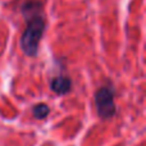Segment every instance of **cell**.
Returning a JSON list of instances; mask_svg holds the SVG:
<instances>
[{
    "instance_id": "obj_1",
    "label": "cell",
    "mask_w": 146,
    "mask_h": 146,
    "mask_svg": "<svg viewBox=\"0 0 146 146\" xmlns=\"http://www.w3.org/2000/svg\"><path fill=\"white\" fill-rule=\"evenodd\" d=\"M22 13L27 18V28L21 38V49L28 56H35L45 32V18L42 5L38 1H28L22 7Z\"/></svg>"
},
{
    "instance_id": "obj_2",
    "label": "cell",
    "mask_w": 146,
    "mask_h": 146,
    "mask_svg": "<svg viewBox=\"0 0 146 146\" xmlns=\"http://www.w3.org/2000/svg\"><path fill=\"white\" fill-rule=\"evenodd\" d=\"M114 88L109 86H103L95 94L96 110L101 119H109L114 117L117 111L115 103H114Z\"/></svg>"
},
{
    "instance_id": "obj_3",
    "label": "cell",
    "mask_w": 146,
    "mask_h": 146,
    "mask_svg": "<svg viewBox=\"0 0 146 146\" xmlns=\"http://www.w3.org/2000/svg\"><path fill=\"white\" fill-rule=\"evenodd\" d=\"M71 87H72V81L69 80V77H66V76H56L50 82L51 91L58 94V95H64V94L69 92Z\"/></svg>"
},
{
    "instance_id": "obj_4",
    "label": "cell",
    "mask_w": 146,
    "mask_h": 146,
    "mask_svg": "<svg viewBox=\"0 0 146 146\" xmlns=\"http://www.w3.org/2000/svg\"><path fill=\"white\" fill-rule=\"evenodd\" d=\"M32 111L36 119H45L50 113V108L46 104H37Z\"/></svg>"
}]
</instances>
